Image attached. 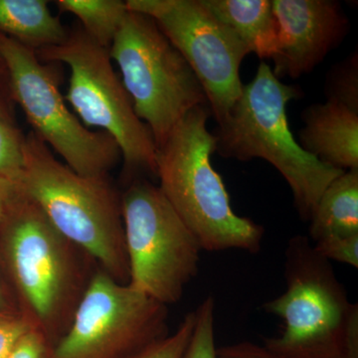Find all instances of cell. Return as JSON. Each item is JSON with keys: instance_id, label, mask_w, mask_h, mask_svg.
Masks as SVG:
<instances>
[{"instance_id": "cb8c5ba5", "label": "cell", "mask_w": 358, "mask_h": 358, "mask_svg": "<svg viewBox=\"0 0 358 358\" xmlns=\"http://www.w3.org/2000/svg\"><path fill=\"white\" fill-rule=\"evenodd\" d=\"M50 345L38 329L28 331L18 341L6 358H47Z\"/></svg>"}, {"instance_id": "7c38bea8", "label": "cell", "mask_w": 358, "mask_h": 358, "mask_svg": "<svg viewBox=\"0 0 358 358\" xmlns=\"http://www.w3.org/2000/svg\"><path fill=\"white\" fill-rule=\"evenodd\" d=\"M278 27L272 60L278 79H296L319 65L348 31L341 4L331 0H273Z\"/></svg>"}, {"instance_id": "5b68a950", "label": "cell", "mask_w": 358, "mask_h": 358, "mask_svg": "<svg viewBox=\"0 0 358 358\" xmlns=\"http://www.w3.org/2000/svg\"><path fill=\"white\" fill-rule=\"evenodd\" d=\"M0 227L7 266L24 303L23 315L51 348L69 327L91 278L80 260L85 253L20 192Z\"/></svg>"}, {"instance_id": "d4e9b609", "label": "cell", "mask_w": 358, "mask_h": 358, "mask_svg": "<svg viewBox=\"0 0 358 358\" xmlns=\"http://www.w3.org/2000/svg\"><path fill=\"white\" fill-rule=\"evenodd\" d=\"M218 358H284L271 352L264 345L251 341H242L234 345L217 348Z\"/></svg>"}, {"instance_id": "ba28073f", "label": "cell", "mask_w": 358, "mask_h": 358, "mask_svg": "<svg viewBox=\"0 0 358 358\" xmlns=\"http://www.w3.org/2000/svg\"><path fill=\"white\" fill-rule=\"evenodd\" d=\"M35 53L40 59L69 67L66 100L86 128H99L115 141L129 176L140 171L155 174L157 148L154 136L134 112L131 96L115 73L109 49L82 29L62 43Z\"/></svg>"}, {"instance_id": "6da1fadb", "label": "cell", "mask_w": 358, "mask_h": 358, "mask_svg": "<svg viewBox=\"0 0 358 358\" xmlns=\"http://www.w3.org/2000/svg\"><path fill=\"white\" fill-rule=\"evenodd\" d=\"M15 182L63 237L115 281L129 284L122 195L107 178L75 173L32 131L24 138V164Z\"/></svg>"}, {"instance_id": "9a60e30c", "label": "cell", "mask_w": 358, "mask_h": 358, "mask_svg": "<svg viewBox=\"0 0 358 358\" xmlns=\"http://www.w3.org/2000/svg\"><path fill=\"white\" fill-rule=\"evenodd\" d=\"M0 35L34 51L61 44L68 36L45 0H0Z\"/></svg>"}, {"instance_id": "52a82bcc", "label": "cell", "mask_w": 358, "mask_h": 358, "mask_svg": "<svg viewBox=\"0 0 358 358\" xmlns=\"http://www.w3.org/2000/svg\"><path fill=\"white\" fill-rule=\"evenodd\" d=\"M129 284L164 306L178 303L199 273V240L159 186L136 179L122 195Z\"/></svg>"}, {"instance_id": "7a4b0ae2", "label": "cell", "mask_w": 358, "mask_h": 358, "mask_svg": "<svg viewBox=\"0 0 358 358\" xmlns=\"http://www.w3.org/2000/svg\"><path fill=\"white\" fill-rule=\"evenodd\" d=\"M208 106L190 110L157 148L159 189L203 251L260 252L264 227L238 215L229 193L212 166L216 136L207 129Z\"/></svg>"}, {"instance_id": "ffe728a7", "label": "cell", "mask_w": 358, "mask_h": 358, "mask_svg": "<svg viewBox=\"0 0 358 358\" xmlns=\"http://www.w3.org/2000/svg\"><path fill=\"white\" fill-rule=\"evenodd\" d=\"M194 310L188 313L173 334L152 341L127 358H181L194 327Z\"/></svg>"}, {"instance_id": "4fadbf2b", "label": "cell", "mask_w": 358, "mask_h": 358, "mask_svg": "<svg viewBox=\"0 0 358 358\" xmlns=\"http://www.w3.org/2000/svg\"><path fill=\"white\" fill-rule=\"evenodd\" d=\"M300 145L320 162L341 169H358V112L334 101L313 105L303 114Z\"/></svg>"}, {"instance_id": "2e32d148", "label": "cell", "mask_w": 358, "mask_h": 358, "mask_svg": "<svg viewBox=\"0 0 358 358\" xmlns=\"http://www.w3.org/2000/svg\"><path fill=\"white\" fill-rule=\"evenodd\" d=\"M310 222L313 243L327 237L358 234V169L345 171L327 185Z\"/></svg>"}, {"instance_id": "5bb4252c", "label": "cell", "mask_w": 358, "mask_h": 358, "mask_svg": "<svg viewBox=\"0 0 358 358\" xmlns=\"http://www.w3.org/2000/svg\"><path fill=\"white\" fill-rule=\"evenodd\" d=\"M220 22L229 27L250 53L273 59L278 27L270 0H201Z\"/></svg>"}, {"instance_id": "277c9868", "label": "cell", "mask_w": 358, "mask_h": 358, "mask_svg": "<svg viewBox=\"0 0 358 358\" xmlns=\"http://www.w3.org/2000/svg\"><path fill=\"white\" fill-rule=\"evenodd\" d=\"M285 278L286 292L263 305L284 331L263 345L284 358H358L357 303L308 236L289 239Z\"/></svg>"}, {"instance_id": "4316f807", "label": "cell", "mask_w": 358, "mask_h": 358, "mask_svg": "<svg viewBox=\"0 0 358 358\" xmlns=\"http://www.w3.org/2000/svg\"><path fill=\"white\" fill-rule=\"evenodd\" d=\"M20 315H23L14 313L13 308L10 307V303L7 301L3 287L0 282V317H20Z\"/></svg>"}, {"instance_id": "9c48e42d", "label": "cell", "mask_w": 358, "mask_h": 358, "mask_svg": "<svg viewBox=\"0 0 358 358\" xmlns=\"http://www.w3.org/2000/svg\"><path fill=\"white\" fill-rule=\"evenodd\" d=\"M0 59L14 99L34 133L61 155L66 166L87 178H105L121 152L103 131H92L73 114L59 90L57 77L34 50L0 35Z\"/></svg>"}, {"instance_id": "603a6c76", "label": "cell", "mask_w": 358, "mask_h": 358, "mask_svg": "<svg viewBox=\"0 0 358 358\" xmlns=\"http://www.w3.org/2000/svg\"><path fill=\"white\" fill-rule=\"evenodd\" d=\"M24 315L0 317V358H6L18 341L33 329Z\"/></svg>"}, {"instance_id": "8fae6325", "label": "cell", "mask_w": 358, "mask_h": 358, "mask_svg": "<svg viewBox=\"0 0 358 358\" xmlns=\"http://www.w3.org/2000/svg\"><path fill=\"white\" fill-rule=\"evenodd\" d=\"M129 10L145 14L190 66L218 126L242 93L240 66L250 52L201 0H128Z\"/></svg>"}, {"instance_id": "ac0fdd59", "label": "cell", "mask_w": 358, "mask_h": 358, "mask_svg": "<svg viewBox=\"0 0 358 358\" xmlns=\"http://www.w3.org/2000/svg\"><path fill=\"white\" fill-rule=\"evenodd\" d=\"M194 327L181 358H218L215 345V301L209 296L194 310Z\"/></svg>"}, {"instance_id": "484cf974", "label": "cell", "mask_w": 358, "mask_h": 358, "mask_svg": "<svg viewBox=\"0 0 358 358\" xmlns=\"http://www.w3.org/2000/svg\"><path fill=\"white\" fill-rule=\"evenodd\" d=\"M20 195L15 181L0 178V223L6 217L9 209Z\"/></svg>"}, {"instance_id": "3957f363", "label": "cell", "mask_w": 358, "mask_h": 358, "mask_svg": "<svg viewBox=\"0 0 358 358\" xmlns=\"http://www.w3.org/2000/svg\"><path fill=\"white\" fill-rule=\"evenodd\" d=\"M296 86L282 84L261 61L254 79L243 86L229 115L213 133L216 152L224 157L270 162L286 179L301 218L310 221L327 185L345 173L306 152L294 138L287 105L300 98Z\"/></svg>"}, {"instance_id": "30bf717a", "label": "cell", "mask_w": 358, "mask_h": 358, "mask_svg": "<svg viewBox=\"0 0 358 358\" xmlns=\"http://www.w3.org/2000/svg\"><path fill=\"white\" fill-rule=\"evenodd\" d=\"M167 307L98 268L47 358H127L167 331Z\"/></svg>"}, {"instance_id": "e0dca14e", "label": "cell", "mask_w": 358, "mask_h": 358, "mask_svg": "<svg viewBox=\"0 0 358 358\" xmlns=\"http://www.w3.org/2000/svg\"><path fill=\"white\" fill-rule=\"evenodd\" d=\"M55 3L62 13L76 16L83 31L108 49L129 13L126 1L120 0H58Z\"/></svg>"}, {"instance_id": "44dd1931", "label": "cell", "mask_w": 358, "mask_h": 358, "mask_svg": "<svg viewBox=\"0 0 358 358\" xmlns=\"http://www.w3.org/2000/svg\"><path fill=\"white\" fill-rule=\"evenodd\" d=\"M24 164V138L0 112V178L15 181Z\"/></svg>"}, {"instance_id": "d6986e66", "label": "cell", "mask_w": 358, "mask_h": 358, "mask_svg": "<svg viewBox=\"0 0 358 358\" xmlns=\"http://www.w3.org/2000/svg\"><path fill=\"white\" fill-rule=\"evenodd\" d=\"M327 100L358 112L357 55L334 67L327 83Z\"/></svg>"}, {"instance_id": "8992f818", "label": "cell", "mask_w": 358, "mask_h": 358, "mask_svg": "<svg viewBox=\"0 0 358 358\" xmlns=\"http://www.w3.org/2000/svg\"><path fill=\"white\" fill-rule=\"evenodd\" d=\"M109 53L119 66L134 112L150 129L157 148L190 110L208 106L190 66L145 14L129 10Z\"/></svg>"}, {"instance_id": "7402d4cb", "label": "cell", "mask_w": 358, "mask_h": 358, "mask_svg": "<svg viewBox=\"0 0 358 358\" xmlns=\"http://www.w3.org/2000/svg\"><path fill=\"white\" fill-rule=\"evenodd\" d=\"M313 245L317 253L329 262L336 261L358 268V234L327 237Z\"/></svg>"}]
</instances>
